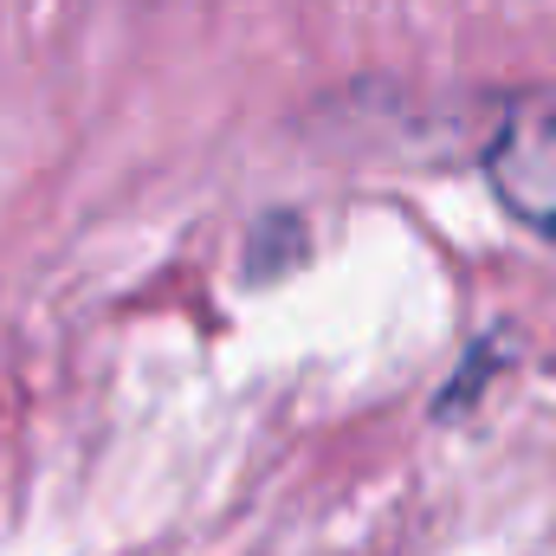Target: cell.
<instances>
[{
  "label": "cell",
  "mask_w": 556,
  "mask_h": 556,
  "mask_svg": "<svg viewBox=\"0 0 556 556\" xmlns=\"http://www.w3.org/2000/svg\"><path fill=\"white\" fill-rule=\"evenodd\" d=\"M479 168L498 207L556 253V85H525L498 104Z\"/></svg>",
  "instance_id": "6da1fadb"
}]
</instances>
